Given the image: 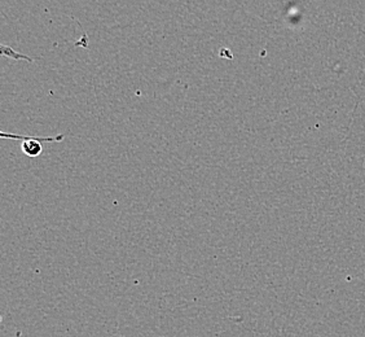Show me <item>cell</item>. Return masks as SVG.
I'll return each mask as SVG.
<instances>
[{
  "label": "cell",
  "instance_id": "6da1fadb",
  "mask_svg": "<svg viewBox=\"0 0 365 337\" xmlns=\"http://www.w3.org/2000/svg\"><path fill=\"white\" fill-rule=\"evenodd\" d=\"M1 138H9L14 141H22L21 148L25 155L29 157H38L43 152L44 141H63V135L49 136V138H39V136H29V135H14V134L0 133Z\"/></svg>",
  "mask_w": 365,
  "mask_h": 337
},
{
  "label": "cell",
  "instance_id": "3957f363",
  "mask_svg": "<svg viewBox=\"0 0 365 337\" xmlns=\"http://www.w3.org/2000/svg\"><path fill=\"white\" fill-rule=\"evenodd\" d=\"M88 38H87V34H83V38L79 41V42L76 43V46H83L85 49H87L88 47Z\"/></svg>",
  "mask_w": 365,
  "mask_h": 337
},
{
  "label": "cell",
  "instance_id": "7a4b0ae2",
  "mask_svg": "<svg viewBox=\"0 0 365 337\" xmlns=\"http://www.w3.org/2000/svg\"><path fill=\"white\" fill-rule=\"evenodd\" d=\"M0 54H1L3 56L11 57V59H14V60H25V61H28V63H34V59L21 55V54L16 52L14 49L4 46V44L0 46Z\"/></svg>",
  "mask_w": 365,
  "mask_h": 337
}]
</instances>
